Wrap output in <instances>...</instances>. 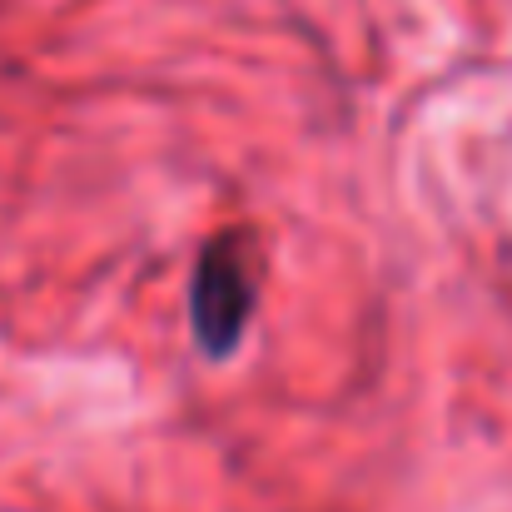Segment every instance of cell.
Wrapping results in <instances>:
<instances>
[{"instance_id": "obj_1", "label": "cell", "mask_w": 512, "mask_h": 512, "mask_svg": "<svg viewBox=\"0 0 512 512\" xmlns=\"http://www.w3.org/2000/svg\"><path fill=\"white\" fill-rule=\"evenodd\" d=\"M259 284H264V249L249 229H224L199 254L189 319H194V339L209 358H224L239 348L244 324L254 319V304H259Z\"/></svg>"}]
</instances>
